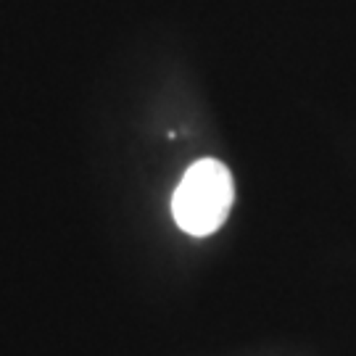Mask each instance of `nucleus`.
<instances>
[{"instance_id": "nucleus-1", "label": "nucleus", "mask_w": 356, "mask_h": 356, "mask_svg": "<svg viewBox=\"0 0 356 356\" xmlns=\"http://www.w3.org/2000/svg\"><path fill=\"white\" fill-rule=\"evenodd\" d=\"M232 201L235 185L229 169L216 159H201L179 179L172 198V214L179 229L204 238L225 225Z\"/></svg>"}]
</instances>
